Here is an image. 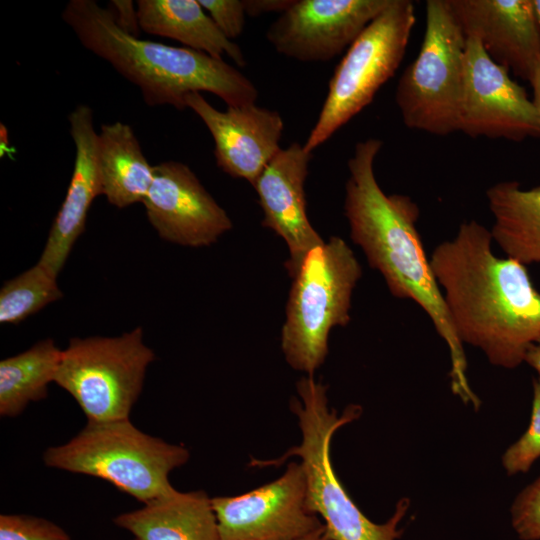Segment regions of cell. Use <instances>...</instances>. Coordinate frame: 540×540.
Returning <instances> with one entry per match:
<instances>
[{"label":"cell","mask_w":540,"mask_h":540,"mask_svg":"<svg viewBox=\"0 0 540 540\" xmlns=\"http://www.w3.org/2000/svg\"><path fill=\"white\" fill-rule=\"evenodd\" d=\"M211 499L220 540H299L324 527L307 507L306 478L297 461L270 483Z\"/></svg>","instance_id":"8fae6325"},{"label":"cell","mask_w":540,"mask_h":540,"mask_svg":"<svg viewBox=\"0 0 540 540\" xmlns=\"http://www.w3.org/2000/svg\"><path fill=\"white\" fill-rule=\"evenodd\" d=\"M246 15L257 17L267 13L282 14L295 0H243Z\"/></svg>","instance_id":"f1b7e54d"},{"label":"cell","mask_w":540,"mask_h":540,"mask_svg":"<svg viewBox=\"0 0 540 540\" xmlns=\"http://www.w3.org/2000/svg\"><path fill=\"white\" fill-rule=\"evenodd\" d=\"M298 397H293L290 409L298 419L301 442L280 458L253 460L252 466H277L290 457L299 458L306 478V503L313 514L322 519L325 540H396L402 534L399 524L410 501L400 499L393 515L382 524L371 521L359 509L340 482L333 468L330 445L334 433L358 419L359 405L347 406L339 416L328 406L327 386L314 376H303L296 383Z\"/></svg>","instance_id":"277c9868"},{"label":"cell","mask_w":540,"mask_h":540,"mask_svg":"<svg viewBox=\"0 0 540 540\" xmlns=\"http://www.w3.org/2000/svg\"><path fill=\"white\" fill-rule=\"evenodd\" d=\"M540 458V378L533 380L531 420L525 433L502 455V465L508 475L526 473Z\"/></svg>","instance_id":"cb8c5ba5"},{"label":"cell","mask_w":540,"mask_h":540,"mask_svg":"<svg viewBox=\"0 0 540 540\" xmlns=\"http://www.w3.org/2000/svg\"><path fill=\"white\" fill-rule=\"evenodd\" d=\"M299 540H325V526Z\"/></svg>","instance_id":"1f68e13d"},{"label":"cell","mask_w":540,"mask_h":540,"mask_svg":"<svg viewBox=\"0 0 540 540\" xmlns=\"http://www.w3.org/2000/svg\"><path fill=\"white\" fill-rule=\"evenodd\" d=\"M153 169V182L142 203L160 238L197 248L214 244L232 229L227 212L189 166L171 160Z\"/></svg>","instance_id":"4fadbf2b"},{"label":"cell","mask_w":540,"mask_h":540,"mask_svg":"<svg viewBox=\"0 0 540 540\" xmlns=\"http://www.w3.org/2000/svg\"><path fill=\"white\" fill-rule=\"evenodd\" d=\"M211 498L202 490L174 489L113 522L134 540H220Z\"/></svg>","instance_id":"ac0fdd59"},{"label":"cell","mask_w":540,"mask_h":540,"mask_svg":"<svg viewBox=\"0 0 540 540\" xmlns=\"http://www.w3.org/2000/svg\"><path fill=\"white\" fill-rule=\"evenodd\" d=\"M185 102L210 132L217 166L231 177L253 185L282 149L284 122L275 110L249 104L220 111L199 92L188 94Z\"/></svg>","instance_id":"5bb4252c"},{"label":"cell","mask_w":540,"mask_h":540,"mask_svg":"<svg viewBox=\"0 0 540 540\" xmlns=\"http://www.w3.org/2000/svg\"><path fill=\"white\" fill-rule=\"evenodd\" d=\"M530 84L533 89V98L532 102L536 109L539 121H540V59L538 63L536 64L534 73L532 75V78L530 80Z\"/></svg>","instance_id":"f546056e"},{"label":"cell","mask_w":540,"mask_h":540,"mask_svg":"<svg viewBox=\"0 0 540 540\" xmlns=\"http://www.w3.org/2000/svg\"><path fill=\"white\" fill-rule=\"evenodd\" d=\"M466 37L515 76L529 81L540 59V31L532 0H447Z\"/></svg>","instance_id":"2e32d148"},{"label":"cell","mask_w":540,"mask_h":540,"mask_svg":"<svg viewBox=\"0 0 540 540\" xmlns=\"http://www.w3.org/2000/svg\"><path fill=\"white\" fill-rule=\"evenodd\" d=\"M380 139L360 141L347 163L344 214L350 236L369 265L383 276L390 293L415 302L446 343L451 360V390L474 409L480 400L467 378V360L417 230L419 207L406 195H387L379 186L374 161Z\"/></svg>","instance_id":"7a4b0ae2"},{"label":"cell","mask_w":540,"mask_h":540,"mask_svg":"<svg viewBox=\"0 0 540 540\" xmlns=\"http://www.w3.org/2000/svg\"><path fill=\"white\" fill-rule=\"evenodd\" d=\"M0 540H71L56 523L25 514L0 515Z\"/></svg>","instance_id":"d4e9b609"},{"label":"cell","mask_w":540,"mask_h":540,"mask_svg":"<svg viewBox=\"0 0 540 540\" xmlns=\"http://www.w3.org/2000/svg\"><path fill=\"white\" fill-rule=\"evenodd\" d=\"M62 296L57 276L37 262L3 284L0 290V322L19 324Z\"/></svg>","instance_id":"603a6c76"},{"label":"cell","mask_w":540,"mask_h":540,"mask_svg":"<svg viewBox=\"0 0 540 540\" xmlns=\"http://www.w3.org/2000/svg\"><path fill=\"white\" fill-rule=\"evenodd\" d=\"M47 467L105 480L142 504L175 488L169 474L189 450L138 429L129 418L87 421L68 442L47 448Z\"/></svg>","instance_id":"5b68a950"},{"label":"cell","mask_w":540,"mask_h":540,"mask_svg":"<svg viewBox=\"0 0 540 540\" xmlns=\"http://www.w3.org/2000/svg\"><path fill=\"white\" fill-rule=\"evenodd\" d=\"M226 38L239 37L244 30L246 12L243 0H198Z\"/></svg>","instance_id":"4316f807"},{"label":"cell","mask_w":540,"mask_h":540,"mask_svg":"<svg viewBox=\"0 0 540 540\" xmlns=\"http://www.w3.org/2000/svg\"><path fill=\"white\" fill-rule=\"evenodd\" d=\"M110 10L117 25L125 32L138 36L140 29L137 8L131 0H112Z\"/></svg>","instance_id":"83f0119b"},{"label":"cell","mask_w":540,"mask_h":540,"mask_svg":"<svg viewBox=\"0 0 540 540\" xmlns=\"http://www.w3.org/2000/svg\"><path fill=\"white\" fill-rule=\"evenodd\" d=\"M493 241L490 229L470 220L429 260L461 343L513 369L540 340V292L524 264L493 253Z\"/></svg>","instance_id":"6da1fadb"},{"label":"cell","mask_w":540,"mask_h":540,"mask_svg":"<svg viewBox=\"0 0 540 540\" xmlns=\"http://www.w3.org/2000/svg\"><path fill=\"white\" fill-rule=\"evenodd\" d=\"M97 160L102 195L117 207L143 202L154 177V169L128 124H103L98 133Z\"/></svg>","instance_id":"ffe728a7"},{"label":"cell","mask_w":540,"mask_h":540,"mask_svg":"<svg viewBox=\"0 0 540 540\" xmlns=\"http://www.w3.org/2000/svg\"><path fill=\"white\" fill-rule=\"evenodd\" d=\"M155 353L138 326L119 336L72 338L54 383L77 402L87 421L129 418Z\"/></svg>","instance_id":"9c48e42d"},{"label":"cell","mask_w":540,"mask_h":540,"mask_svg":"<svg viewBox=\"0 0 540 540\" xmlns=\"http://www.w3.org/2000/svg\"><path fill=\"white\" fill-rule=\"evenodd\" d=\"M61 355L62 350L49 338L0 361L1 417H16L31 402L47 397L48 385L55 380Z\"/></svg>","instance_id":"7402d4cb"},{"label":"cell","mask_w":540,"mask_h":540,"mask_svg":"<svg viewBox=\"0 0 540 540\" xmlns=\"http://www.w3.org/2000/svg\"><path fill=\"white\" fill-rule=\"evenodd\" d=\"M532 1H533L535 16H536L539 31H540V0H532Z\"/></svg>","instance_id":"d6a6232c"},{"label":"cell","mask_w":540,"mask_h":540,"mask_svg":"<svg viewBox=\"0 0 540 540\" xmlns=\"http://www.w3.org/2000/svg\"><path fill=\"white\" fill-rule=\"evenodd\" d=\"M486 197L493 240L507 257L540 264V186L525 189L517 181H502L488 188Z\"/></svg>","instance_id":"44dd1931"},{"label":"cell","mask_w":540,"mask_h":540,"mask_svg":"<svg viewBox=\"0 0 540 540\" xmlns=\"http://www.w3.org/2000/svg\"><path fill=\"white\" fill-rule=\"evenodd\" d=\"M391 0H295L266 39L286 57L327 62L340 55Z\"/></svg>","instance_id":"7c38bea8"},{"label":"cell","mask_w":540,"mask_h":540,"mask_svg":"<svg viewBox=\"0 0 540 540\" xmlns=\"http://www.w3.org/2000/svg\"><path fill=\"white\" fill-rule=\"evenodd\" d=\"M416 22L410 0H391L348 47L329 81L328 93L304 148L311 152L368 106L395 74Z\"/></svg>","instance_id":"ba28073f"},{"label":"cell","mask_w":540,"mask_h":540,"mask_svg":"<svg viewBox=\"0 0 540 540\" xmlns=\"http://www.w3.org/2000/svg\"><path fill=\"white\" fill-rule=\"evenodd\" d=\"M312 153L298 142L281 149L252 185L263 211L262 226L280 236L289 250L285 267L294 278L308 253L325 242L306 212L305 181Z\"/></svg>","instance_id":"9a60e30c"},{"label":"cell","mask_w":540,"mask_h":540,"mask_svg":"<svg viewBox=\"0 0 540 540\" xmlns=\"http://www.w3.org/2000/svg\"><path fill=\"white\" fill-rule=\"evenodd\" d=\"M362 267L342 238L312 249L293 278L281 331V349L295 370L313 376L328 354V337L351 320L353 290Z\"/></svg>","instance_id":"8992f818"},{"label":"cell","mask_w":540,"mask_h":540,"mask_svg":"<svg viewBox=\"0 0 540 540\" xmlns=\"http://www.w3.org/2000/svg\"><path fill=\"white\" fill-rule=\"evenodd\" d=\"M68 121L75 145L73 172L38 261L57 277L85 230L92 202L102 195L97 160L98 132L94 126L93 110L86 104L77 105L68 115Z\"/></svg>","instance_id":"e0dca14e"},{"label":"cell","mask_w":540,"mask_h":540,"mask_svg":"<svg viewBox=\"0 0 540 540\" xmlns=\"http://www.w3.org/2000/svg\"><path fill=\"white\" fill-rule=\"evenodd\" d=\"M510 514L521 540H540V475L517 495Z\"/></svg>","instance_id":"484cf974"},{"label":"cell","mask_w":540,"mask_h":540,"mask_svg":"<svg viewBox=\"0 0 540 540\" xmlns=\"http://www.w3.org/2000/svg\"><path fill=\"white\" fill-rule=\"evenodd\" d=\"M459 130L470 137L520 142L540 137V121L526 90L475 37H466Z\"/></svg>","instance_id":"30bf717a"},{"label":"cell","mask_w":540,"mask_h":540,"mask_svg":"<svg viewBox=\"0 0 540 540\" xmlns=\"http://www.w3.org/2000/svg\"><path fill=\"white\" fill-rule=\"evenodd\" d=\"M61 17L84 48L140 89L149 106L184 110L194 92L215 94L227 106L255 104V85L222 58L131 35L95 0H70Z\"/></svg>","instance_id":"3957f363"},{"label":"cell","mask_w":540,"mask_h":540,"mask_svg":"<svg viewBox=\"0 0 540 540\" xmlns=\"http://www.w3.org/2000/svg\"><path fill=\"white\" fill-rule=\"evenodd\" d=\"M525 362L540 375V340L530 347Z\"/></svg>","instance_id":"4dcf8cb0"},{"label":"cell","mask_w":540,"mask_h":540,"mask_svg":"<svg viewBox=\"0 0 540 540\" xmlns=\"http://www.w3.org/2000/svg\"><path fill=\"white\" fill-rule=\"evenodd\" d=\"M466 40L447 0L426 1L419 53L395 92L405 126L439 136L459 130Z\"/></svg>","instance_id":"52a82bcc"},{"label":"cell","mask_w":540,"mask_h":540,"mask_svg":"<svg viewBox=\"0 0 540 540\" xmlns=\"http://www.w3.org/2000/svg\"><path fill=\"white\" fill-rule=\"evenodd\" d=\"M136 8L145 33L174 39L216 58L227 55L239 67L246 65L241 48L224 36L198 0H138Z\"/></svg>","instance_id":"d6986e66"}]
</instances>
